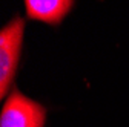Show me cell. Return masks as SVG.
<instances>
[{"label":"cell","instance_id":"obj_2","mask_svg":"<svg viewBox=\"0 0 129 127\" xmlns=\"http://www.w3.org/2000/svg\"><path fill=\"white\" fill-rule=\"evenodd\" d=\"M45 116V109L39 103L14 92L3 106L0 127H43Z\"/></svg>","mask_w":129,"mask_h":127},{"label":"cell","instance_id":"obj_3","mask_svg":"<svg viewBox=\"0 0 129 127\" xmlns=\"http://www.w3.org/2000/svg\"><path fill=\"white\" fill-rule=\"evenodd\" d=\"M74 0H25L26 12L31 19L58 23L71 9Z\"/></svg>","mask_w":129,"mask_h":127},{"label":"cell","instance_id":"obj_1","mask_svg":"<svg viewBox=\"0 0 129 127\" xmlns=\"http://www.w3.org/2000/svg\"><path fill=\"white\" fill-rule=\"evenodd\" d=\"M23 28L25 22L22 19H15L8 23L0 32V93L2 97H6V92L15 75L23 40Z\"/></svg>","mask_w":129,"mask_h":127}]
</instances>
